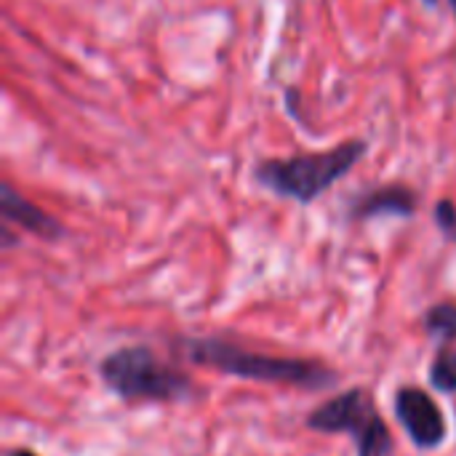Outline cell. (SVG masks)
<instances>
[{
    "mask_svg": "<svg viewBox=\"0 0 456 456\" xmlns=\"http://www.w3.org/2000/svg\"><path fill=\"white\" fill-rule=\"evenodd\" d=\"M452 3V8H454V13H456V0H449Z\"/></svg>",
    "mask_w": 456,
    "mask_h": 456,
    "instance_id": "4fadbf2b",
    "label": "cell"
},
{
    "mask_svg": "<svg viewBox=\"0 0 456 456\" xmlns=\"http://www.w3.org/2000/svg\"><path fill=\"white\" fill-rule=\"evenodd\" d=\"M102 382L126 403H179L195 393L192 379L144 345L110 353L99 366Z\"/></svg>",
    "mask_w": 456,
    "mask_h": 456,
    "instance_id": "3957f363",
    "label": "cell"
},
{
    "mask_svg": "<svg viewBox=\"0 0 456 456\" xmlns=\"http://www.w3.org/2000/svg\"><path fill=\"white\" fill-rule=\"evenodd\" d=\"M5 456H40V454H35V452H29V449H13V452H8Z\"/></svg>",
    "mask_w": 456,
    "mask_h": 456,
    "instance_id": "8fae6325",
    "label": "cell"
},
{
    "mask_svg": "<svg viewBox=\"0 0 456 456\" xmlns=\"http://www.w3.org/2000/svg\"><path fill=\"white\" fill-rule=\"evenodd\" d=\"M187 361L203 369H216L230 377L254 379L265 385H289L299 390H329L337 385V371L321 361L307 358H275L265 353L243 350L227 339H182Z\"/></svg>",
    "mask_w": 456,
    "mask_h": 456,
    "instance_id": "6da1fadb",
    "label": "cell"
},
{
    "mask_svg": "<svg viewBox=\"0 0 456 456\" xmlns=\"http://www.w3.org/2000/svg\"><path fill=\"white\" fill-rule=\"evenodd\" d=\"M0 214L5 222H13L21 230L32 232L35 238H43V240H59L64 235V227L59 219H53L48 211H43L35 203H29L27 198H21L8 182L0 184Z\"/></svg>",
    "mask_w": 456,
    "mask_h": 456,
    "instance_id": "52a82bcc",
    "label": "cell"
},
{
    "mask_svg": "<svg viewBox=\"0 0 456 456\" xmlns=\"http://www.w3.org/2000/svg\"><path fill=\"white\" fill-rule=\"evenodd\" d=\"M422 3H425V5H430V8H436V5H438V0H422Z\"/></svg>",
    "mask_w": 456,
    "mask_h": 456,
    "instance_id": "7c38bea8",
    "label": "cell"
},
{
    "mask_svg": "<svg viewBox=\"0 0 456 456\" xmlns=\"http://www.w3.org/2000/svg\"><path fill=\"white\" fill-rule=\"evenodd\" d=\"M436 224H438V230H441L449 240H454L456 243V203L452 198L438 200V206H436Z\"/></svg>",
    "mask_w": 456,
    "mask_h": 456,
    "instance_id": "30bf717a",
    "label": "cell"
},
{
    "mask_svg": "<svg viewBox=\"0 0 456 456\" xmlns=\"http://www.w3.org/2000/svg\"><path fill=\"white\" fill-rule=\"evenodd\" d=\"M307 428L323 436H350L358 456H393L395 452L393 433L363 387H350L321 403L307 417Z\"/></svg>",
    "mask_w": 456,
    "mask_h": 456,
    "instance_id": "277c9868",
    "label": "cell"
},
{
    "mask_svg": "<svg viewBox=\"0 0 456 456\" xmlns=\"http://www.w3.org/2000/svg\"><path fill=\"white\" fill-rule=\"evenodd\" d=\"M425 331L430 337L456 342V305L454 302H441L433 305L425 315Z\"/></svg>",
    "mask_w": 456,
    "mask_h": 456,
    "instance_id": "9c48e42d",
    "label": "cell"
},
{
    "mask_svg": "<svg viewBox=\"0 0 456 456\" xmlns=\"http://www.w3.org/2000/svg\"><path fill=\"white\" fill-rule=\"evenodd\" d=\"M366 152L369 144L363 139H350L326 152H299L291 158L262 160L254 168V179L273 195L307 206L345 179L366 158Z\"/></svg>",
    "mask_w": 456,
    "mask_h": 456,
    "instance_id": "7a4b0ae2",
    "label": "cell"
},
{
    "mask_svg": "<svg viewBox=\"0 0 456 456\" xmlns=\"http://www.w3.org/2000/svg\"><path fill=\"white\" fill-rule=\"evenodd\" d=\"M395 417L417 449L433 452L446 441V419L436 398L422 387H401L395 393Z\"/></svg>",
    "mask_w": 456,
    "mask_h": 456,
    "instance_id": "5b68a950",
    "label": "cell"
},
{
    "mask_svg": "<svg viewBox=\"0 0 456 456\" xmlns=\"http://www.w3.org/2000/svg\"><path fill=\"white\" fill-rule=\"evenodd\" d=\"M419 206V198L411 187L403 184H387V187H377L366 195H358L350 206V219L355 222H369L377 216H414Z\"/></svg>",
    "mask_w": 456,
    "mask_h": 456,
    "instance_id": "8992f818",
    "label": "cell"
},
{
    "mask_svg": "<svg viewBox=\"0 0 456 456\" xmlns=\"http://www.w3.org/2000/svg\"><path fill=\"white\" fill-rule=\"evenodd\" d=\"M430 387L446 395L456 393V347H441L430 363Z\"/></svg>",
    "mask_w": 456,
    "mask_h": 456,
    "instance_id": "ba28073f",
    "label": "cell"
}]
</instances>
